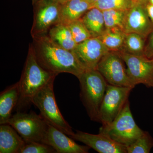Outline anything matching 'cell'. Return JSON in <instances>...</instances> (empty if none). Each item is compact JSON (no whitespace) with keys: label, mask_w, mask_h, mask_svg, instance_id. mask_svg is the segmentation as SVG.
<instances>
[{"label":"cell","mask_w":153,"mask_h":153,"mask_svg":"<svg viewBox=\"0 0 153 153\" xmlns=\"http://www.w3.org/2000/svg\"><path fill=\"white\" fill-rule=\"evenodd\" d=\"M146 8L149 18L153 24V5L148 3L146 6Z\"/></svg>","instance_id":"83f0119b"},{"label":"cell","mask_w":153,"mask_h":153,"mask_svg":"<svg viewBox=\"0 0 153 153\" xmlns=\"http://www.w3.org/2000/svg\"><path fill=\"white\" fill-rule=\"evenodd\" d=\"M26 144L18 132L9 124L0 126V153H20Z\"/></svg>","instance_id":"9a60e30c"},{"label":"cell","mask_w":153,"mask_h":153,"mask_svg":"<svg viewBox=\"0 0 153 153\" xmlns=\"http://www.w3.org/2000/svg\"><path fill=\"white\" fill-rule=\"evenodd\" d=\"M145 131L137 125L131 111L128 100L112 122L102 126L99 133L126 146L134 142Z\"/></svg>","instance_id":"277c9868"},{"label":"cell","mask_w":153,"mask_h":153,"mask_svg":"<svg viewBox=\"0 0 153 153\" xmlns=\"http://www.w3.org/2000/svg\"><path fill=\"white\" fill-rule=\"evenodd\" d=\"M73 39L76 44L91 38L90 33L81 19L71 22L68 25Z\"/></svg>","instance_id":"d4e9b609"},{"label":"cell","mask_w":153,"mask_h":153,"mask_svg":"<svg viewBox=\"0 0 153 153\" xmlns=\"http://www.w3.org/2000/svg\"><path fill=\"white\" fill-rule=\"evenodd\" d=\"M123 30L125 33H135L147 38L153 31V24L146 6L135 4L126 11Z\"/></svg>","instance_id":"7c38bea8"},{"label":"cell","mask_w":153,"mask_h":153,"mask_svg":"<svg viewBox=\"0 0 153 153\" xmlns=\"http://www.w3.org/2000/svg\"><path fill=\"white\" fill-rule=\"evenodd\" d=\"M132 5L131 0H98L91 4L90 9L96 8L101 11L109 10L127 11Z\"/></svg>","instance_id":"7402d4cb"},{"label":"cell","mask_w":153,"mask_h":153,"mask_svg":"<svg viewBox=\"0 0 153 153\" xmlns=\"http://www.w3.org/2000/svg\"><path fill=\"white\" fill-rule=\"evenodd\" d=\"M115 52L124 61L128 74L134 85L143 84L148 87H153V59L123 51Z\"/></svg>","instance_id":"30bf717a"},{"label":"cell","mask_w":153,"mask_h":153,"mask_svg":"<svg viewBox=\"0 0 153 153\" xmlns=\"http://www.w3.org/2000/svg\"><path fill=\"white\" fill-rule=\"evenodd\" d=\"M90 7V4L87 0H69L61 4L58 23L68 25L81 19Z\"/></svg>","instance_id":"e0dca14e"},{"label":"cell","mask_w":153,"mask_h":153,"mask_svg":"<svg viewBox=\"0 0 153 153\" xmlns=\"http://www.w3.org/2000/svg\"><path fill=\"white\" fill-rule=\"evenodd\" d=\"M32 43L36 59L47 71L56 74L67 73L77 78L86 69L72 51L54 43L47 34L33 38Z\"/></svg>","instance_id":"6da1fadb"},{"label":"cell","mask_w":153,"mask_h":153,"mask_svg":"<svg viewBox=\"0 0 153 153\" xmlns=\"http://www.w3.org/2000/svg\"><path fill=\"white\" fill-rule=\"evenodd\" d=\"M72 52L85 69H96L99 62L109 51L98 38L77 44Z\"/></svg>","instance_id":"8fae6325"},{"label":"cell","mask_w":153,"mask_h":153,"mask_svg":"<svg viewBox=\"0 0 153 153\" xmlns=\"http://www.w3.org/2000/svg\"><path fill=\"white\" fill-rule=\"evenodd\" d=\"M149 3L153 5V0H149Z\"/></svg>","instance_id":"1f68e13d"},{"label":"cell","mask_w":153,"mask_h":153,"mask_svg":"<svg viewBox=\"0 0 153 153\" xmlns=\"http://www.w3.org/2000/svg\"><path fill=\"white\" fill-rule=\"evenodd\" d=\"M126 33L118 28L106 29L98 37L109 51L119 52L123 49Z\"/></svg>","instance_id":"ffe728a7"},{"label":"cell","mask_w":153,"mask_h":153,"mask_svg":"<svg viewBox=\"0 0 153 153\" xmlns=\"http://www.w3.org/2000/svg\"><path fill=\"white\" fill-rule=\"evenodd\" d=\"M32 2H34L37 1H39V0H32Z\"/></svg>","instance_id":"d6a6232c"},{"label":"cell","mask_w":153,"mask_h":153,"mask_svg":"<svg viewBox=\"0 0 153 153\" xmlns=\"http://www.w3.org/2000/svg\"><path fill=\"white\" fill-rule=\"evenodd\" d=\"M7 124L14 128L26 143H42L48 127V123L41 115L33 111L18 112L12 115Z\"/></svg>","instance_id":"8992f818"},{"label":"cell","mask_w":153,"mask_h":153,"mask_svg":"<svg viewBox=\"0 0 153 153\" xmlns=\"http://www.w3.org/2000/svg\"><path fill=\"white\" fill-rule=\"evenodd\" d=\"M91 37L98 38L106 29L102 11L96 8H92L81 19Z\"/></svg>","instance_id":"d6986e66"},{"label":"cell","mask_w":153,"mask_h":153,"mask_svg":"<svg viewBox=\"0 0 153 153\" xmlns=\"http://www.w3.org/2000/svg\"><path fill=\"white\" fill-rule=\"evenodd\" d=\"M153 147V139L147 131L131 145L126 146L127 153H149Z\"/></svg>","instance_id":"603a6c76"},{"label":"cell","mask_w":153,"mask_h":153,"mask_svg":"<svg viewBox=\"0 0 153 153\" xmlns=\"http://www.w3.org/2000/svg\"><path fill=\"white\" fill-rule=\"evenodd\" d=\"M133 88L108 83L99 111L100 122L102 126L112 122L119 114L128 100Z\"/></svg>","instance_id":"ba28073f"},{"label":"cell","mask_w":153,"mask_h":153,"mask_svg":"<svg viewBox=\"0 0 153 153\" xmlns=\"http://www.w3.org/2000/svg\"><path fill=\"white\" fill-rule=\"evenodd\" d=\"M54 82H49L38 91L32 98L31 103L39 110L41 116L47 123L71 137L75 133L57 106L53 89Z\"/></svg>","instance_id":"5b68a950"},{"label":"cell","mask_w":153,"mask_h":153,"mask_svg":"<svg viewBox=\"0 0 153 153\" xmlns=\"http://www.w3.org/2000/svg\"><path fill=\"white\" fill-rule=\"evenodd\" d=\"M80 99L91 120L99 122V111L108 83L97 69H86L78 78Z\"/></svg>","instance_id":"3957f363"},{"label":"cell","mask_w":153,"mask_h":153,"mask_svg":"<svg viewBox=\"0 0 153 153\" xmlns=\"http://www.w3.org/2000/svg\"><path fill=\"white\" fill-rule=\"evenodd\" d=\"M33 22L32 38L45 35L59 23L61 4L57 0H39L33 3Z\"/></svg>","instance_id":"52a82bcc"},{"label":"cell","mask_w":153,"mask_h":153,"mask_svg":"<svg viewBox=\"0 0 153 153\" xmlns=\"http://www.w3.org/2000/svg\"><path fill=\"white\" fill-rule=\"evenodd\" d=\"M57 76L39 64L33 46L30 44L25 66L18 82L20 95L18 106L21 107L31 103L34 96L49 82L54 81Z\"/></svg>","instance_id":"7a4b0ae2"},{"label":"cell","mask_w":153,"mask_h":153,"mask_svg":"<svg viewBox=\"0 0 153 153\" xmlns=\"http://www.w3.org/2000/svg\"><path fill=\"white\" fill-rule=\"evenodd\" d=\"M19 82L9 86L0 94V124H7L12 116L13 109L20 98Z\"/></svg>","instance_id":"2e32d148"},{"label":"cell","mask_w":153,"mask_h":153,"mask_svg":"<svg viewBox=\"0 0 153 153\" xmlns=\"http://www.w3.org/2000/svg\"><path fill=\"white\" fill-rule=\"evenodd\" d=\"M146 39L137 33H126L123 51L133 55L145 56Z\"/></svg>","instance_id":"44dd1931"},{"label":"cell","mask_w":153,"mask_h":153,"mask_svg":"<svg viewBox=\"0 0 153 153\" xmlns=\"http://www.w3.org/2000/svg\"><path fill=\"white\" fill-rule=\"evenodd\" d=\"M57 1H58L60 4H62L68 1H69V0H57Z\"/></svg>","instance_id":"4dcf8cb0"},{"label":"cell","mask_w":153,"mask_h":153,"mask_svg":"<svg viewBox=\"0 0 153 153\" xmlns=\"http://www.w3.org/2000/svg\"><path fill=\"white\" fill-rule=\"evenodd\" d=\"M48 123L42 143L51 146L57 153H87L90 148L76 143L71 137Z\"/></svg>","instance_id":"4fadbf2b"},{"label":"cell","mask_w":153,"mask_h":153,"mask_svg":"<svg viewBox=\"0 0 153 153\" xmlns=\"http://www.w3.org/2000/svg\"><path fill=\"white\" fill-rule=\"evenodd\" d=\"M125 63L116 52L109 51L102 58L96 69L108 84L133 88L135 85L129 77Z\"/></svg>","instance_id":"9c48e42d"},{"label":"cell","mask_w":153,"mask_h":153,"mask_svg":"<svg viewBox=\"0 0 153 153\" xmlns=\"http://www.w3.org/2000/svg\"><path fill=\"white\" fill-rule=\"evenodd\" d=\"M87 1L88 2L90 3L91 5V4H94V3L97 1L98 0H87Z\"/></svg>","instance_id":"f546056e"},{"label":"cell","mask_w":153,"mask_h":153,"mask_svg":"<svg viewBox=\"0 0 153 153\" xmlns=\"http://www.w3.org/2000/svg\"><path fill=\"white\" fill-rule=\"evenodd\" d=\"M152 59H153V58H152Z\"/></svg>","instance_id":"836d02e7"},{"label":"cell","mask_w":153,"mask_h":153,"mask_svg":"<svg viewBox=\"0 0 153 153\" xmlns=\"http://www.w3.org/2000/svg\"><path fill=\"white\" fill-rule=\"evenodd\" d=\"M71 138L88 146L100 153H127L126 146L120 144L109 137L99 133L93 134L76 131Z\"/></svg>","instance_id":"5bb4252c"},{"label":"cell","mask_w":153,"mask_h":153,"mask_svg":"<svg viewBox=\"0 0 153 153\" xmlns=\"http://www.w3.org/2000/svg\"><path fill=\"white\" fill-rule=\"evenodd\" d=\"M144 54L145 57L149 59L153 58V31L147 38Z\"/></svg>","instance_id":"4316f807"},{"label":"cell","mask_w":153,"mask_h":153,"mask_svg":"<svg viewBox=\"0 0 153 153\" xmlns=\"http://www.w3.org/2000/svg\"><path fill=\"white\" fill-rule=\"evenodd\" d=\"M126 11L115 10L102 11L106 29L118 28L123 30Z\"/></svg>","instance_id":"cb8c5ba5"},{"label":"cell","mask_w":153,"mask_h":153,"mask_svg":"<svg viewBox=\"0 0 153 153\" xmlns=\"http://www.w3.org/2000/svg\"><path fill=\"white\" fill-rule=\"evenodd\" d=\"M47 35L55 44L69 51L73 50L77 45L67 25L57 23L49 30Z\"/></svg>","instance_id":"ac0fdd59"},{"label":"cell","mask_w":153,"mask_h":153,"mask_svg":"<svg viewBox=\"0 0 153 153\" xmlns=\"http://www.w3.org/2000/svg\"><path fill=\"white\" fill-rule=\"evenodd\" d=\"M133 4H137L142 5L146 6V5L147 4L149 3V0H131Z\"/></svg>","instance_id":"f1b7e54d"},{"label":"cell","mask_w":153,"mask_h":153,"mask_svg":"<svg viewBox=\"0 0 153 153\" xmlns=\"http://www.w3.org/2000/svg\"><path fill=\"white\" fill-rule=\"evenodd\" d=\"M20 153H57L51 146L41 142L26 143Z\"/></svg>","instance_id":"484cf974"}]
</instances>
